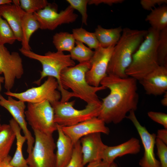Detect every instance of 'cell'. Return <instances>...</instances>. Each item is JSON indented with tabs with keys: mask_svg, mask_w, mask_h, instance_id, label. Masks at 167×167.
Instances as JSON below:
<instances>
[{
	"mask_svg": "<svg viewBox=\"0 0 167 167\" xmlns=\"http://www.w3.org/2000/svg\"><path fill=\"white\" fill-rule=\"evenodd\" d=\"M137 80L130 77L122 78L107 75L100 84L110 90L109 94L102 99L98 118L105 123L121 122L130 111L137 109L139 96Z\"/></svg>",
	"mask_w": 167,
	"mask_h": 167,
	"instance_id": "6da1fadb",
	"label": "cell"
},
{
	"mask_svg": "<svg viewBox=\"0 0 167 167\" xmlns=\"http://www.w3.org/2000/svg\"><path fill=\"white\" fill-rule=\"evenodd\" d=\"M147 30L123 28L119 40L114 46L107 74L122 78L128 77L126 71L131 64L132 55L144 40Z\"/></svg>",
	"mask_w": 167,
	"mask_h": 167,
	"instance_id": "7a4b0ae2",
	"label": "cell"
},
{
	"mask_svg": "<svg viewBox=\"0 0 167 167\" xmlns=\"http://www.w3.org/2000/svg\"><path fill=\"white\" fill-rule=\"evenodd\" d=\"M19 51L24 55L30 59L39 62L42 65V69L40 72V79L34 83L40 85L41 80L46 77H52L55 78L58 84V89L60 92L62 102L67 101L75 95L72 92L64 89L61 82L60 75L64 69L75 66V62L70 54H65L63 52L48 51L44 55L36 53L31 50H24L21 48Z\"/></svg>",
	"mask_w": 167,
	"mask_h": 167,
	"instance_id": "3957f363",
	"label": "cell"
},
{
	"mask_svg": "<svg viewBox=\"0 0 167 167\" xmlns=\"http://www.w3.org/2000/svg\"><path fill=\"white\" fill-rule=\"evenodd\" d=\"M144 40L132 55V62L126 71L129 77L140 81L159 66L157 47L160 31L150 27Z\"/></svg>",
	"mask_w": 167,
	"mask_h": 167,
	"instance_id": "277c9868",
	"label": "cell"
},
{
	"mask_svg": "<svg viewBox=\"0 0 167 167\" xmlns=\"http://www.w3.org/2000/svg\"><path fill=\"white\" fill-rule=\"evenodd\" d=\"M90 67L89 61L64 69L61 73V82L64 89H71L75 97L83 100L87 104L101 103L96 93L106 88L101 85L94 87L88 83L86 75Z\"/></svg>",
	"mask_w": 167,
	"mask_h": 167,
	"instance_id": "5b68a950",
	"label": "cell"
},
{
	"mask_svg": "<svg viewBox=\"0 0 167 167\" xmlns=\"http://www.w3.org/2000/svg\"><path fill=\"white\" fill-rule=\"evenodd\" d=\"M75 101H59L51 104L56 124L61 126H70L98 116L101 103L88 104L85 108L78 110L74 107Z\"/></svg>",
	"mask_w": 167,
	"mask_h": 167,
	"instance_id": "8992f818",
	"label": "cell"
},
{
	"mask_svg": "<svg viewBox=\"0 0 167 167\" xmlns=\"http://www.w3.org/2000/svg\"><path fill=\"white\" fill-rule=\"evenodd\" d=\"M34 144L26 159L28 167H55L56 145L52 135L33 130Z\"/></svg>",
	"mask_w": 167,
	"mask_h": 167,
	"instance_id": "52a82bcc",
	"label": "cell"
},
{
	"mask_svg": "<svg viewBox=\"0 0 167 167\" xmlns=\"http://www.w3.org/2000/svg\"><path fill=\"white\" fill-rule=\"evenodd\" d=\"M25 118L33 130L48 135H52L57 131L54 121L53 109L47 101L36 103H28L25 112Z\"/></svg>",
	"mask_w": 167,
	"mask_h": 167,
	"instance_id": "ba28073f",
	"label": "cell"
},
{
	"mask_svg": "<svg viewBox=\"0 0 167 167\" xmlns=\"http://www.w3.org/2000/svg\"><path fill=\"white\" fill-rule=\"evenodd\" d=\"M57 80L52 77H48L44 83L37 87H32L21 92L15 93L6 91L4 93L28 103H36L44 101H49L51 104L59 101L60 92Z\"/></svg>",
	"mask_w": 167,
	"mask_h": 167,
	"instance_id": "9c48e42d",
	"label": "cell"
},
{
	"mask_svg": "<svg viewBox=\"0 0 167 167\" xmlns=\"http://www.w3.org/2000/svg\"><path fill=\"white\" fill-rule=\"evenodd\" d=\"M74 10L69 5L65 10L58 13L57 6L49 3L43 9L33 14L39 24L40 29L53 30L59 25L75 21L78 15L74 12Z\"/></svg>",
	"mask_w": 167,
	"mask_h": 167,
	"instance_id": "30bf717a",
	"label": "cell"
},
{
	"mask_svg": "<svg viewBox=\"0 0 167 167\" xmlns=\"http://www.w3.org/2000/svg\"><path fill=\"white\" fill-rule=\"evenodd\" d=\"M24 74L22 60L16 52L11 53L4 45H0V74H3L4 87L10 91L16 79H20Z\"/></svg>",
	"mask_w": 167,
	"mask_h": 167,
	"instance_id": "8fae6325",
	"label": "cell"
},
{
	"mask_svg": "<svg viewBox=\"0 0 167 167\" xmlns=\"http://www.w3.org/2000/svg\"><path fill=\"white\" fill-rule=\"evenodd\" d=\"M114 46L104 48L99 46L95 49L90 61L91 67L86 75L90 85L99 87L102 80L107 75V70Z\"/></svg>",
	"mask_w": 167,
	"mask_h": 167,
	"instance_id": "7c38bea8",
	"label": "cell"
},
{
	"mask_svg": "<svg viewBox=\"0 0 167 167\" xmlns=\"http://www.w3.org/2000/svg\"><path fill=\"white\" fill-rule=\"evenodd\" d=\"M126 118L129 119L134 125L140 138L144 148L143 156L140 160V167H161L159 161L156 158L154 153L156 135L151 134L139 123L135 111H130Z\"/></svg>",
	"mask_w": 167,
	"mask_h": 167,
	"instance_id": "4fadbf2b",
	"label": "cell"
},
{
	"mask_svg": "<svg viewBox=\"0 0 167 167\" xmlns=\"http://www.w3.org/2000/svg\"><path fill=\"white\" fill-rule=\"evenodd\" d=\"M25 103L20 100L17 101L10 96H8L6 99L0 93V105L10 113L21 128L27 139V151L29 154L33 147L35 139L27 127L25 114L26 107Z\"/></svg>",
	"mask_w": 167,
	"mask_h": 167,
	"instance_id": "5bb4252c",
	"label": "cell"
},
{
	"mask_svg": "<svg viewBox=\"0 0 167 167\" xmlns=\"http://www.w3.org/2000/svg\"><path fill=\"white\" fill-rule=\"evenodd\" d=\"M105 124L101 119L95 117L72 126L61 127L63 132L74 145L82 137L91 134H109V130Z\"/></svg>",
	"mask_w": 167,
	"mask_h": 167,
	"instance_id": "9a60e30c",
	"label": "cell"
},
{
	"mask_svg": "<svg viewBox=\"0 0 167 167\" xmlns=\"http://www.w3.org/2000/svg\"><path fill=\"white\" fill-rule=\"evenodd\" d=\"M84 166L87 164L102 160L106 145L103 143L101 133L91 134L80 139Z\"/></svg>",
	"mask_w": 167,
	"mask_h": 167,
	"instance_id": "2e32d148",
	"label": "cell"
},
{
	"mask_svg": "<svg viewBox=\"0 0 167 167\" xmlns=\"http://www.w3.org/2000/svg\"><path fill=\"white\" fill-rule=\"evenodd\" d=\"M139 82L148 95L158 96L167 92V66H159Z\"/></svg>",
	"mask_w": 167,
	"mask_h": 167,
	"instance_id": "e0dca14e",
	"label": "cell"
},
{
	"mask_svg": "<svg viewBox=\"0 0 167 167\" xmlns=\"http://www.w3.org/2000/svg\"><path fill=\"white\" fill-rule=\"evenodd\" d=\"M140 150L139 140L133 137L118 145L107 146L104 151L102 160L111 164L117 158L127 154H135Z\"/></svg>",
	"mask_w": 167,
	"mask_h": 167,
	"instance_id": "ac0fdd59",
	"label": "cell"
},
{
	"mask_svg": "<svg viewBox=\"0 0 167 167\" xmlns=\"http://www.w3.org/2000/svg\"><path fill=\"white\" fill-rule=\"evenodd\" d=\"M12 2L13 4L9 3L0 6V15L10 26L16 40L21 42L22 33L19 0H13Z\"/></svg>",
	"mask_w": 167,
	"mask_h": 167,
	"instance_id": "d6986e66",
	"label": "cell"
},
{
	"mask_svg": "<svg viewBox=\"0 0 167 167\" xmlns=\"http://www.w3.org/2000/svg\"><path fill=\"white\" fill-rule=\"evenodd\" d=\"M56 125L58 137L56 145L55 167H65L71 159L74 145L63 132L61 126Z\"/></svg>",
	"mask_w": 167,
	"mask_h": 167,
	"instance_id": "ffe728a7",
	"label": "cell"
},
{
	"mask_svg": "<svg viewBox=\"0 0 167 167\" xmlns=\"http://www.w3.org/2000/svg\"><path fill=\"white\" fill-rule=\"evenodd\" d=\"M19 11L22 33L21 48L27 50H31L29 45L30 37L35 31L40 28V26L33 14L25 12L20 6Z\"/></svg>",
	"mask_w": 167,
	"mask_h": 167,
	"instance_id": "44dd1931",
	"label": "cell"
},
{
	"mask_svg": "<svg viewBox=\"0 0 167 167\" xmlns=\"http://www.w3.org/2000/svg\"><path fill=\"white\" fill-rule=\"evenodd\" d=\"M9 124L15 134L16 140L15 151L10 164L16 167H28L22 153V147L24 142L27 141L26 138L24 135H21V128L13 118L9 121Z\"/></svg>",
	"mask_w": 167,
	"mask_h": 167,
	"instance_id": "7402d4cb",
	"label": "cell"
},
{
	"mask_svg": "<svg viewBox=\"0 0 167 167\" xmlns=\"http://www.w3.org/2000/svg\"><path fill=\"white\" fill-rule=\"evenodd\" d=\"M122 29L121 26L106 29L98 25L94 33L100 46L106 48L116 45L120 38Z\"/></svg>",
	"mask_w": 167,
	"mask_h": 167,
	"instance_id": "603a6c76",
	"label": "cell"
},
{
	"mask_svg": "<svg viewBox=\"0 0 167 167\" xmlns=\"http://www.w3.org/2000/svg\"><path fill=\"white\" fill-rule=\"evenodd\" d=\"M151 11L145 18L151 27L159 31L167 28V6L163 5Z\"/></svg>",
	"mask_w": 167,
	"mask_h": 167,
	"instance_id": "cb8c5ba5",
	"label": "cell"
},
{
	"mask_svg": "<svg viewBox=\"0 0 167 167\" xmlns=\"http://www.w3.org/2000/svg\"><path fill=\"white\" fill-rule=\"evenodd\" d=\"M15 138V134L9 124H4L0 131V161L9 155Z\"/></svg>",
	"mask_w": 167,
	"mask_h": 167,
	"instance_id": "d4e9b609",
	"label": "cell"
},
{
	"mask_svg": "<svg viewBox=\"0 0 167 167\" xmlns=\"http://www.w3.org/2000/svg\"><path fill=\"white\" fill-rule=\"evenodd\" d=\"M75 42L72 34L66 32L57 33L53 36V43L57 51L70 52L75 46Z\"/></svg>",
	"mask_w": 167,
	"mask_h": 167,
	"instance_id": "484cf974",
	"label": "cell"
},
{
	"mask_svg": "<svg viewBox=\"0 0 167 167\" xmlns=\"http://www.w3.org/2000/svg\"><path fill=\"white\" fill-rule=\"evenodd\" d=\"M72 32L75 41L86 44L89 48L95 49L100 46L94 32H88L82 28L73 29Z\"/></svg>",
	"mask_w": 167,
	"mask_h": 167,
	"instance_id": "4316f807",
	"label": "cell"
},
{
	"mask_svg": "<svg viewBox=\"0 0 167 167\" xmlns=\"http://www.w3.org/2000/svg\"><path fill=\"white\" fill-rule=\"evenodd\" d=\"M76 46L70 51L71 58L76 60L79 63L90 61L94 54V51L85 46L79 41H75Z\"/></svg>",
	"mask_w": 167,
	"mask_h": 167,
	"instance_id": "83f0119b",
	"label": "cell"
},
{
	"mask_svg": "<svg viewBox=\"0 0 167 167\" xmlns=\"http://www.w3.org/2000/svg\"><path fill=\"white\" fill-rule=\"evenodd\" d=\"M156 51L159 65L167 66V28L160 31Z\"/></svg>",
	"mask_w": 167,
	"mask_h": 167,
	"instance_id": "f1b7e54d",
	"label": "cell"
},
{
	"mask_svg": "<svg viewBox=\"0 0 167 167\" xmlns=\"http://www.w3.org/2000/svg\"><path fill=\"white\" fill-rule=\"evenodd\" d=\"M16 40V38L10 26L0 15V45L12 44Z\"/></svg>",
	"mask_w": 167,
	"mask_h": 167,
	"instance_id": "f546056e",
	"label": "cell"
},
{
	"mask_svg": "<svg viewBox=\"0 0 167 167\" xmlns=\"http://www.w3.org/2000/svg\"><path fill=\"white\" fill-rule=\"evenodd\" d=\"M19 2L21 8L30 14L43 9L49 4L46 0H19Z\"/></svg>",
	"mask_w": 167,
	"mask_h": 167,
	"instance_id": "4dcf8cb0",
	"label": "cell"
},
{
	"mask_svg": "<svg viewBox=\"0 0 167 167\" xmlns=\"http://www.w3.org/2000/svg\"><path fill=\"white\" fill-rule=\"evenodd\" d=\"M83 158L80 140L74 145L73 154L65 167H83Z\"/></svg>",
	"mask_w": 167,
	"mask_h": 167,
	"instance_id": "1f68e13d",
	"label": "cell"
},
{
	"mask_svg": "<svg viewBox=\"0 0 167 167\" xmlns=\"http://www.w3.org/2000/svg\"><path fill=\"white\" fill-rule=\"evenodd\" d=\"M71 6L74 9L77 10L82 16V21L83 24L87 25L88 15L87 13V5L88 0H67Z\"/></svg>",
	"mask_w": 167,
	"mask_h": 167,
	"instance_id": "d6a6232c",
	"label": "cell"
},
{
	"mask_svg": "<svg viewBox=\"0 0 167 167\" xmlns=\"http://www.w3.org/2000/svg\"><path fill=\"white\" fill-rule=\"evenodd\" d=\"M155 144L161 167H167V146L156 138Z\"/></svg>",
	"mask_w": 167,
	"mask_h": 167,
	"instance_id": "836d02e7",
	"label": "cell"
},
{
	"mask_svg": "<svg viewBox=\"0 0 167 167\" xmlns=\"http://www.w3.org/2000/svg\"><path fill=\"white\" fill-rule=\"evenodd\" d=\"M148 116L154 121L162 125L167 129V114L160 112L150 111L148 113Z\"/></svg>",
	"mask_w": 167,
	"mask_h": 167,
	"instance_id": "e575fe53",
	"label": "cell"
},
{
	"mask_svg": "<svg viewBox=\"0 0 167 167\" xmlns=\"http://www.w3.org/2000/svg\"><path fill=\"white\" fill-rule=\"evenodd\" d=\"M140 3L142 8L146 10L151 11L156 5L160 6L167 3V0H141Z\"/></svg>",
	"mask_w": 167,
	"mask_h": 167,
	"instance_id": "d590c367",
	"label": "cell"
},
{
	"mask_svg": "<svg viewBox=\"0 0 167 167\" xmlns=\"http://www.w3.org/2000/svg\"><path fill=\"white\" fill-rule=\"evenodd\" d=\"M123 0H88V4H94L96 5L103 3L109 6L114 4L121 3L124 2Z\"/></svg>",
	"mask_w": 167,
	"mask_h": 167,
	"instance_id": "8d00e7d4",
	"label": "cell"
},
{
	"mask_svg": "<svg viewBox=\"0 0 167 167\" xmlns=\"http://www.w3.org/2000/svg\"><path fill=\"white\" fill-rule=\"evenodd\" d=\"M156 135L157 138L167 144V129L164 128L158 130Z\"/></svg>",
	"mask_w": 167,
	"mask_h": 167,
	"instance_id": "74e56055",
	"label": "cell"
},
{
	"mask_svg": "<svg viewBox=\"0 0 167 167\" xmlns=\"http://www.w3.org/2000/svg\"><path fill=\"white\" fill-rule=\"evenodd\" d=\"M110 164L102 160H100L89 163L87 167H109Z\"/></svg>",
	"mask_w": 167,
	"mask_h": 167,
	"instance_id": "f35d334b",
	"label": "cell"
},
{
	"mask_svg": "<svg viewBox=\"0 0 167 167\" xmlns=\"http://www.w3.org/2000/svg\"><path fill=\"white\" fill-rule=\"evenodd\" d=\"M11 157L9 155L0 162V167H16L11 165L10 164Z\"/></svg>",
	"mask_w": 167,
	"mask_h": 167,
	"instance_id": "ab89813d",
	"label": "cell"
},
{
	"mask_svg": "<svg viewBox=\"0 0 167 167\" xmlns=\"http://www.w3.org/2000/svg\"><path fill=\"white\" fill-rule=\"evenodd\" d=\"M163 98L161 101V104L164 106H167V92L164 94Z\"/></svg>",
	"mask_w": 167,
	"mask_h": 167,
	"instance_id": "60d3db41",
	"label": "cell"
},
{
	"mask_svg": "<svg viewBox=\"0 0 167 167\" xmlns=\"http://www.w3.org/2000/svg\"><path fill=\"white\" fill-rule=\"evenodd\" d=\"M12 1L11 0H0V6L3 4L11 3Z\"/></svg>",
	"mask_w": 167,
	"mask_h": 167,
	"instance_id": "b9f144b4",
	"label": "cell"
},
{
	"mask_svg": "<svg viewBox=\"0 0 167 167\" xmlns=\"http://www.w3.org/2000/svg\"><path fill=\"white\" fill-rule=\"evenodd\" d=\"M109 167H118V166L117 164L113 161L110 164Z\"/></svg>",
	"mask_w": 167,
	"mask_h": 167,
	"instance_id": "7bdbcfd3",
	"label": "cell"
},
{
	"mask_svg": "<svg viewBox=\"0 0 167 167\" xmlns=\"http://www.w3.org/2000/svg\"><path fill=\"white\" fill-rule=\"evenodd\" d=\"M2 125H1L0 124V131L2 129Z\"/></svg>",
	"mask_w": 167,
	"mask_h": 167,
	"instance_id": "ee69618b",
	"label": "cell"
},
{
	"mask_svg": "<svg viewBox=\"0 0 167 167\" xmlns=\"http://www.w3.org/2000/svg\"><path fill=\"white\" fill-rule=\"evenodd\" d=\"M1 161H0V162H1Z\"/></svg>",
	"mask_w": 167,
	"mask_h": 167,
	"instance_id": "f6af8a7d",
	"label": "cell"
},
{
	"mask_svg": "<svg viewBox=\"0 0 167 167\" xmlns=\"http://www.w3.org/2000/svg\"></svg>",
	"mask_w": 167,
	"mask_h": 167,
	"instance_id": "bcb514c9",
	"label": "cell"
}]
</instances>
